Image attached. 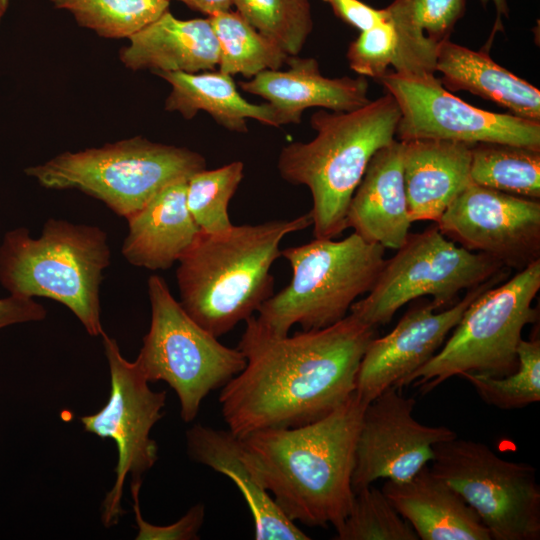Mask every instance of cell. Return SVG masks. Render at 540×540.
Instances as JSON below:
<instances>
[{
    "label": "cell",
    "instance_id": "10",
    "mask_svg": "<svg viewBox=\"0 0 540 540\" xmlns=\"http://www.w3.org/2000/svg\"><path fill=\"white\" fill-rule=\"evenodd\" d=\"M504 267L494 258L469 251L441 233L437 225L409 233L405 243L384 265L367 296L350 313L377 328L390 322L405 304L431 296L438 309L458 301V295L490 280Z\"/></svg>",
    "mask_w": 540,
    "mask_h": 540
},
{
    "label": "cell",
    "instance_id": "14",
    "mask_svg": "<svg viewBox=\"0 0 540 540\" xmlns=\"http://www.w3.org/2000/svg\"><path fill=\"white\" fill-rule=\"evenodd\" d=\"M457 245L521 270L540 260V201L474 183L436 223Z\"/></svg>",
    "mask_w": 540,
    "mask_h": 540
},
{
    "label": "cell",
    "instance_id": "35",
    "mask_svg": "<svg viewBox=\"0 0 540 540\" xmlns=\"http://www.w3.org/2000/svg\"><path fill=\"white\" fill-rule=\"evenodd\" d=\"M142 480H132L131 494L138 526L137 540H195L199 539V531L205 518V506L202 503L192 506L187 513L175 523L158 526L143 519L139 505V492Z\"/></svg>",
    "mask_w": 540,
    "mask_h": 540
},
{
    "label": "cell",
    "instance_id": "4",
    "mask_svg": "<svg viewBox=\"0 0 540 540\" xmlns=\"http://www.w3.org/2000/svg\"><path fill=\"white\" fill-rule=\"evenodd\" d=\"M400 115L389 93L349 112L320 109L310 118L316 136L282 148L280 176L311 192L315 238L333 239L347 229L350 200L372 156L395 140Z\"/></svg>",
    "mask_w": 540,
    "mask_h": 540
},
{
    "label": "cell",
    "instance_id": "34",
    "mask_svg": "<svg viewBox=\"0 0 540 540\" xmlns=\"http://www.w3.org/2000/svg\"><path fill=\"white\" fill-rule=\"evenodd\" d=\"M346 57L351 70L366 78L378 80L390 66L394 69L398 60V37L388 18L360 31L350 43Z\"/></svg>",
    "mask_w": 540,
    "mask_h": 540
},
{
    "label": "cell",
    "instance_id": "18",
    "mask_svg": "<svg viewBox=\"0 0 540 540\" xmlns=\"http://www.w3.org/2000/svg\"><path fill=\"white\" fill-rule=\"evenodd\" d=\"M403 148V141L395 139L372 156L347 211V228L385 249H399L412 224L404 185Z\"/></svg>",
    "mask_w": 540,
    "mask_h": 540
},
{
    "label": "cell",
    "instance_id": "13",
    "mask_svg": "<svg viewBox=\"0 0 540 540\" xmlns=\"http://www.w3.org/2000/svg\"><path fill=\"white\" fill-rule=\"evenodd\" d=\"M109 364L111 390L106 405L97 413L80 418L84 430L114 440L118 451L116 480L102 504V522L109 528L124 514L123 486L130 474L142 480L158 459V447L150 438L152 427L163 416L165 391H153L138 364L126 360L115 339L102 333Z\"/></svg>",
    "mask_w": 540,
    "mask_h": 540
},
{
    "label": "cell",
    "instance_id": "21",
    "mask_svg": "<svg viewBox=\"0 0 540 540\" xmlns=\"http://www.w3.org/2000/svg\"><path fill=\"white\" fill-rule=\"evenodd\" d=\"M403 176L410 221L437 223L472 183L471 144L448 140L403 141Z\"/></svg>",
    "mask_w": 540,
    "mask_h": 540
},
{
    "label": "cell",
    "instance_id": "38",
    "mask_svg": "<svg viewBox=\"0 0 540 540\" xmlns=\"http://www.w3.org/2000/svg\"><path fill=\"white\" fill-rule=\"evenodd\" d=\"M207 16L231 10L233 0H178Z\"/></svg>",
    "mask_w": 540,
    "mask_h": 540
},
{
    "label": "cell",
    "instance_id": "24",
    "mask_svg": "<svg viewBox=\"0 0 540 540\" xmlns=\"http://www.w3.org/2000/svg\"><path fill=\"white\" fill-rule=\"evenodd\" d=\"M436 72L450 91H468L507 108L511 114L540 121V91L497 64L487 52L451 42L439 44Z\"/></svg>",
    "mask_w": 540,
    "mask_h": 540
},
{
    "label": "cell",
    "instance_id": "29",
    "mask_svg": "<svg viewBox=\"0 0 540 540\" xmlns=\"http://www.w3.org/2000/svg\"><path fill=\"white\" fill-rule=\"evenodd\" d=\"M105 38H129L168 10L170 0H51Z\"/></svg>",
    "mask_w": 540,
    "mask_h": 540
},
{
    "label": "cell",
    "instance_id": "20",
    "mask_svg": "<svg viewBox=\"0 0 540 540\" xmlns=\"http://www.w3.org/2000/svg\"><path fill=\"white\" fill-rule=\"evenodd\" d=\"M381 490L422 540H491L476 511L425 465L406 481L385 480Z\"/></svg>",
    "mask_w": 540,
    "mask_h": 540
},
{
    "label": "cell",
    "instance_id": "23",
    "mask_svg": "<svg viewBox=\"0 0 540 540\" xmlns=\"http://www.w3.org/2000/svg\"><path fill=\"white\" fill-rule=\"evenodd\" d=\"M187 180L173 182L129 216L121 253L133 266L167 270L193 244L200 228L186 203Z\"/></svg>",
    "mask_w": 540,
    "mask_h": 540
},
{
    "label": "cell",
    "instance_id": "22",
    "mask_svg": "<svg viewBox=\"0 0 540 540\" xmlns=\"http://www.w3.org/2000/svg\"><path fill=\"white\" fill-rule=\"evenodd\" d=\"M128 40L119 55L131 70L198 73L219 64V44L208 17L181 20L167 10Z\"/></svg>",
    "mask_w": 540,
    "mask_h": 540
},
{
    "label": "cell",
    "instance_id": "12",
    "mask_svg": "<svg viewBox=\"0 0 540 540\" xmlns=\"http://www.w3.org/2000/svg\"><path fill=\"white\" fill-rule=\"evenodd\" d=\"M377 81L399 107L400 141L435 139L540 149V121L474 107L450 93L435 74L387 71Z\"/></svg>",
    "mask_w": 540,
    "mask_h": 540
},
{
    "label": "cell",
    "instance_id": "31",
    "mask_svg": "<svg viewBox=\"0 0 540 540\" xmlns=\"http://www.w3.org/2000/svg\"><path fill=\"white\" fill-rule=\"evenodd\" d=\"M244 164L234 161L222 167L194 173L187 180L186 203L202 232L222 234L233 224L228 204L244 176Z\"/></svg>",
    "mask_w": 540,
    "mask_h": 540
},
{
    "label": "cell",
    "instance_id": "3",
    "mask_svg": "<svg viewBox=\"0 0 540 540\" xmlns=\"http://www.w3.org/2000/svg\"><path fill=\"white\" fill-rule=\"evenodd\" d=\"M312 225L310 212L290 220L233 225L222 234L200 231L178 260L179 303L219 338L257 312L274 293L271 266L282 240Z\"/></svg>",
    "mask_w": 540,
    "mask_h": 540
},
{
    "label": "cell",
    "instance_id": "40",
    "mask_svg": "<svg viewBox=\"0 0 540 540\" xmlns=\"http://www.w3.org/2000/svg\"><path fill=\"white\" fill-rule=\"evenodd\" d=\"M9 5V0H0V21Z\"/></svg>",
    "mask_w": 540,
    "mask_h": 540
},
{
    "label": "cell",
    "instance_id": "30",
    "mask_svg": "<svg viewBox=\"0 0 540 540\" xmlns=\"http://www.w3.org/2000/svg\"><path fill=\"white\" fill-rule=\"evenodd\" d=\"M233 6L290 56L301 52L313 29L310 0H233Z\"/></svg>",
    "mask_w": 540,
    "mask_h": 540
},
{
    "label": "cell",
    "instance_id": "2",
    "mask_svg": "<svg viewBox=\"0 0 540 540\" xmlns=\"http://www.w3.org/2000/svg\"><path fill=\"white\" fill-rule=\"evenodd\" d=\"M367 404L354 391L317 421L239 437L253 470L292 522L335 530L343 523L355 496L352 474Z\"/></svg>",
    "mask_w": 540,
    "mask_h": 540
},
{
    "label": "cell",
    "instance_id": "26",
    "mask_svg": "<svg viewBox=\"0 0 540 540\" xmlns=\"http://www.w3.org/2000/svg\"><path fill=\"white\" fill-rule=\"evenodd\" d=\"M465 0H394L384 8L398 37L394 72L435 74L437 49L465 14Z\"/></svg>",
    "mask_w": 540,
    "mask_h": 540
},
{
    "label": "cell",
    "instance_id": "8",
    "mask_svg": "<svg viewBox=\"0 0 540 540\" xmlns=\"http://www.w3.org/2000/svg\"><path fill=\"white\" fill-rule=\"evenodd\" d=\"M539 289L540 260L486 289L467 307L438 352L396 387L414 383L425 394L465 373L503 377L514 372L522 331L537 320L532 303Z\"/></svg>",
    "mask_w": 540,
    "mask_h": 540
},
{
    "label": "cell",
    "instance_id": "39",
    "mask_svg": "<svg viewBox=\"0 0 540 540\" xmlns=\"http://www.w3.org/2000/svg\"><path fill=\"white\" fill-rule=\"evenodd\" d=\"M481 3L483 5L487 4L488 2H493V4L495 5V8L497 10V25H496V28H495V31L501 26L500 24V16L501 15H505L507 16L508 15V5H507V0H480Z\"/></svg>",
    "mask_w": 540,
    "mask_h": 540
},
{
    "label": "cell",
    "instance_id": "27",
    "mask_svg": "<svg viewBox=\"0 0 540 540\" xmlns=\"http://www.w3.org/2000/svg\"><path fill=\"white\" fill-rule=\"evenodd\" d=\"M474 184L530 199L540 198V149L502 144L471 146Z\"/></svg>",
    "mask_w": 540,
    "mask_h": 540
},
{
    "label": "cell",
    "instance_id": "33",
    "mask_svg": "<svg viewBox=\"0 0 540 540\" xmlns=\"http://www.w3.org/2000/svg\"><path fill=\"white\" fill-rule=\"evenodd\" d=\"M336 540H418L412 526L381 489L365 487L355 493L352 507Z\"/></svg>",
    "mask_w": 540,
    "mask_h": 540
},
{
    "label": "cell",
    "instance_id": "28",
    "mask_svg": "<svg viewBox=\"0 0 540 540\" xmlns=\"http://www.w3.org/2000/svg\"><path fill=\"white\" fill-rule=\"evenodd\" d=\"M208 19L219 44L220 72L251 79L266 70H280L286 64L289 55L237 11L220 12Z\"/></svg>",
    "mask_w": 540,
    "mask_h": 540
},
{
    "label": "cell",
    "instance_id": "17",
    "mask_svg": "<svg viewBox=\"0 0 540 540\" xmlns=\"http://www.w3.org/2000/svg\"><path fill=\"white\" fill-rule=\"evenodd\" d=\"M288 69L266 70L248 81L239 82L247 93L267 100L280 126L299 124L303 112L312 107L349 112L370 102L366 77L328 78L314 58L288 56Z\"/></svg>",
    "mask_w": 540,
    "mask_h": 540
},
{
    "label": "cell",
    "instance_id": "6",
    "mask_svg": "<svg viewBox=\"0 0 540 540\" xmlns=\"http://www.w3.org/2000/svg\"><path fill=\"white\" fill-rule=\"evenodd\" d=\"M384 252L355 232L341 240L315 238L281 250L292 269L291 281L262 304L256 324L271 335L286 336L296 324L306 331L337 323L373 287Z\"/></svg>",
    "mask_w": 540,
    "mask_h": 540
},
{
    "label": "cell",
    "instance_id": "1",
    "mask_svg": "<svg viewBox=\"0 0 540 540\" xmlns=\"http://www.w3.org/2000/svg\"><path fill=\"white\" fill-rule=\"evenodd\" d=\"M245 322L238 349L246 365L219 395L222 417L238 437L309 424L341 406L356 390L362 357L376 333L351 313L292 336L263 331L254 316Z\"/></svg>",
    "mask_w": 540,
    "mask_h": 540
},
{
    "label": "cell",
    "instance_id": "15",
    "mask_svg": "<svg viewBox=\"0 0 540 540\" xmlns=\"http://www.w3.org/2000/svg\"><path fill=\"white\" fill-rule=\"evenodd\" d=\"M391 386L370 401L363 413L352 474L354 493L378 479L406 481L434 458V446L457 434L413 417L416 401Z\"/></svg>",
    "mask_w": 540,
    "mask_h": 540
},
{
    "label": "cell",
    "instance_id": "5",
    "mask_svg": "<svg viewBox=\"0 0 540 540\" xmlns=\"http://www.w3.org/2000/svg\"><path fill=\"white\" fill-rule=\"evenodd\" d=\"M105 231L50 218L38 238L8 231L0 246V283L13 295L46 297L65 305L91 336L104 332L100 285L110 264Z\"/></svg>",
    "mask_w": 540,
    "mask_h": 540
},
{
    "label": "cell",
    "instance_id": "36",
    "mask_svg": "<svg viewBox=\"0 0 540 540\" xmlns=\"http://www.w3.org/2000/svg\"><path fill=\"white\" fill-rule=\"evenodd\" d=\"M345 23L364 31L387 20L385 9H375L360 0H323Z\"/></svg>",
    "mask_w": 540,
    "mask_h": 540
},
{
    "label": "cell",
    "instance_id": "7",
    "mask_svg": "<svg viewBox=\"0 0 540 540\" xmlns=\"http://www.w3.org/2000/svg\"><path fill=\"white\" fill-rule=\"evenodd\" d=\"M206 168L193 150L137 136L99 148L66 151L25 169L48 189H76L128 218L165 186Z\"/></svg>",
    "mask_w": 540,
    "mask_h": 540
},
{
    "label": "cell",
    "instance_id": "32",
    "mask_svg": "<svg viewBox=\"0 0 540 540\" xmlns=\"http://www.w3.org/2000/svg\"><path fill=\"white\" fill-rule=\"evenodd\" d=\"M518 366L503 377L476 373L462 375L480 398L499 409H521L540 401V341L522 339L517 347Z\"/></svg>",
    "mask_w": 540,
    "mask_h": 540
},
{
    "label": "cell",
    "instance_id": "9",
    "mask_svg": "<svg viewBox=\"0 0 540 540\" xmlns=\"http://www.w3.org/2000/svg\"><path fill=\"white\" fill-rule=\"evenodd\" d=\"M147 288L151 323L135 362L149 382L165 381L176 392L180 416L191 422L203 399L242 371L246 359L194 321L161 276L151 275Z\"/></svg>",
    "mask_w": 540,
    "mask_h": 540
},
{
    "label": "cell",
    "instance_id": "16",
    "mask_svg": "<svg viewBox=\"0 0 540 540\" xmlns=\"http://www.w3.org/2000/svg\"><path fill=\"white\" fill-rule=\"evenodd\" d=\"M502 277L503 271L440 312L432 301L412 306L390 333L374 337L368 344L357 374V395L369 403L424 365L442 347L471 302Z\"/></svg>",
    "mask_w": 540,
    "mask_h": 540
},
{
    "label": "cell",
    "instance_id": "37",
    "mask_svg": "<svg viewBox=\"0 0 540 540\" xmlns=\"http://www.w3.org/2000/svg\"><path fill=\"white\" fill-rule=\"evenodd\" d=\"M46 315L45 307L32 297L11 294L0 299V329L16 323L41 321Z\"/></svg>",
    "mask_w": 540,
    "mask_h": 540
},
{
    "label": "cell",
    "instance_id": "19",
    "mask_svg": "<svg viewBox=\"0 0 540 540\" xmlns=\"http://www.w3.org/2000/svg\"><path fill=\"white\" fill-rule=\"evenodd\" d=\"M187 451L196 462L230 478L252 514L256 540H309L289 520L265 488L248 461L241 439L229 430L202 424L186 433Z\"/></svg>",
    "mask_w": 540,
    "mask_h": 540
},
{
    "label": "cell",
    "instance_id": "11",
    "mask_svg": "<svg viewBox=\"0 0 540 540\" xmlns=\"http://www.w3.org/2000/svg\"><path fill=\"white\" fill-rule=\"evenodd\" d=\"M431 462L433 473L476 511L491 539H540V487L532 465L457 437L436 444Z\"/></svg>",
    "mask_w": 540,
    "mask_h": 540
},
{
    "label": "cell",
    "instance_id": "25",
    "mask_svg": "<svg viewBox=\"0 0 540 540\" xmlns=\"http://www.w3.org/2000/svg\"><path fill=\"white\" fill-rule=\"evenodd\" d=\"M154 74L171 86L165 109L179 112L185 119H192L199 111H205L219 125L238 133L248 132L247 119L268 126H280L277 114L269 103L247 101L238 92L233 77L219 70Z\"/></svg>",
    "mask_w": 540,
    "mask_h": 540
}]
</instances>
